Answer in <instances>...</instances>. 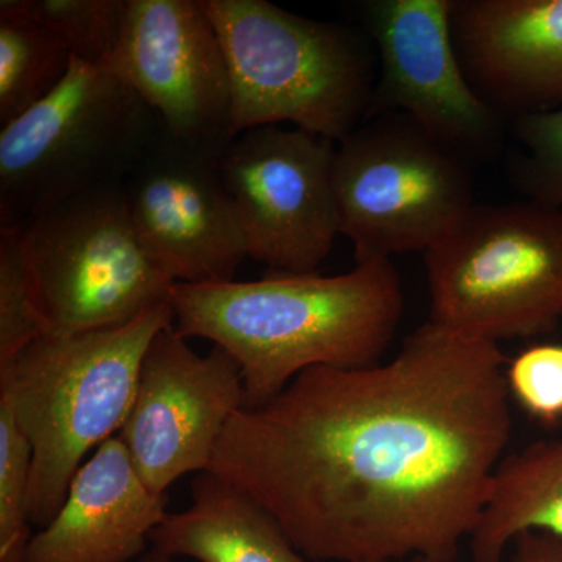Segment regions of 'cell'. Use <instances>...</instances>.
Listing matches in <instances>:
<instances>
[{"label":"cell","instance_id":"1","mask_svg":"<svg viewBox=\"0 0 562 562\" xmlns=\"http://www.w3.org/2000/svg\"><path fill=\"white\" fill-rule=\"evenodd\" d=\"M497 344L425 322L394 360L306 369L222 432L210 472L316 562H454L513 419Z\"/></svg>","mask_w":562,"mask_h":562},{"label":"cell","instance_id":"2","mask_svg":"<svg viewBox=\"0 0 562 562\" xmlns=\"http://www.w3.org/2000/svg\"><path fill=\"white\" fill-rule=\"evenodd\" d=\"M183 338L209 339L241 369L246 408L260 406L312 368L364 369L401 324V277L391 260L341 276L271 272L260 280L176 283L169 295Z\"/></svg>","mask_w":562,"mask_h":562},{"label":"cell","instance_id":"3","mask_svg":"<svg viewBox=\"0 0 562 562\" xmlns=\"http://www.w3.org/2000/svg\"><path fill=\"white\" fill-rule=\"evenodd\" d=\"M172 324L168 303L120 327L43 336L0 368V398L10 403L32 447L33 527L52 522L85 457L121 431L144 355Z\"/></svg>","mask_w":562,"mask_h":562},{"label":"cell","instance_id":"4","mask_svg":"<svg viewBox=\"0 0 562 562\" xmlns=\"http://www.w3.org/2000/svg\"><path fill=\"white\" fill-rule=\"evenodd\" d=\"M232 81L233 135L291 122L341 143L369 116L376 54L355 29L265 0H202Z\"/></svg>","mask_w":562,"mask_h":562},{"label":"cell","instance_id":"5","mask_svg":"<svg viewBox=\"0 0 562 562\" xmlns=\"http://www.w3.org/2000/svg\"><path fill=\"white\" fill-rule=\"evenodd\" d=\"M425 266L431 324L492 344L547 335L562 317V210L473 203Z\"/></svg>","mask_w":562,"mask_h":562},{"label":"cell","instance_id":"6","mask_svg":"<svg viewBox=\"0 0 562 562\" xmlns=\"http://www.w3.org/2000/svg\"><path fill=\"white\" fill-rule=\"evenodd\" d=\"M158 128L113 70L72 60L46 99L0 131V227L124 181Z\"/></svg>","mask_w":562,"mask_h":562},{"label":"cell","instance_id":"7","mask_svg":"<svg viewBox=\"0 0 562 562\" xmlns=\"http://www.w3.org/2000/svg\"><path fill=\"white\" fill-rule=\"evenodd\" d=\"M13 227L46 336L120 327L169 303L176 283L136 235L122 181L81 192Z\"/></svg>","mask_w":562,"mask_h":562},{"label":"cell","instance_id":"8","mask_svg":"<svg viewBox=\"0 0 562 562\" xmlns=\"http://www.w3.org/2000/svg\"><path fill=\"white\" fill-rule=\"evenodd\" d=\"M338 144L339 235L357 265L427 250L473 205L471 162L405 114L372 117Z\"/></svg>","mask_w":562,"mask_h":562},{"label":"cell","instance_id":"9","mask_svg":"<svg viewBox=\"0 0 562 562\" xmlns=\"http://www.w3.org/2000/svg\"><path fill=\"white\" fill-rule=\"evenodd\" d=\"M335 140L301 128H250L228 144L222 180L251 260L271 272L310 273L339 235Z\"/></svg>","mask_w":562,"mask_h":562},{"label":"cell","instance_id":"10","mask_svg":"<svg viewBox=\"0 0 562 562\" xmlns=\"http://www.w3.org/2000/svg\"><path fill=\"white\" fill-rule=\"evenodd\" d=\"M380 61L368 117L401 113L465 161L501 151L505 117L465 79L452 38V0H371L358 7Z\"/></svg>","mask_w":562,"mask_h":562},{"label":"cell","instance_id":"11","mask_svg":"<svg viewBox=\"0 0 562 562\" xmlns=\"http://www.w3.org/2000/svg\"><path fill=\"white\" fill-rule=\"evenodd\" d=\"M109 68L173 138L221 160L235 139L232 81L202 0H127Z\"/></svg>","mask_w":562,"mask_h":562},{"label":"cell","instance_id":"12","mask_svg":"<svg viewBox=\"0 0 562 562\" xmlns=\"http://www.w3.org/2000/svg\"><path fill=\"white\" fill-rule=\"evenodd\" d=\"M187 341L173 324L155 336L120 431L140 480L157 497L180 476L209 471L222 432L246 405L235 358L220 346L202 357Z\"/></svg>","mask_w":562,"mask_h":562},{"label":"cell","instance_id":"13","mask_svg":"<svg viewBox=\"0 0 562 562\" xmlns=\"http://www.w3.org/2000/svg\"><path fill=\"white\" fill-rule=\"evenodd\" d=\"M122 187L136 235L173 283L233 281L249 258L220 158L161 124Z\"/></svg>","mask_w":562,"mask_h":562},{"label":"cell","instance_id":"14","mask_svg":"<svg viewBox=\"0 0 562 562\" xmlns=\"http://www.w3.org/2000/svg\"><path fill=\"white\" fill-rule=\"evenodd\" d=\"M452 38L473 91L503 117L562 103V0H452Z\"/></svg>","mask_w":562,"mask_h":562},{"label":"cell","instance_id":"15","mask_svg":"<svg viewBox=\"0 0 562 562\" xmlns=\"http://www.w3.org/2000/svg\"><path fill=\"white\" fill-rule=\"evenodd\" d=\"M120 435L99 446L70 483L60 512L32 536L24 562H127L144 552L168 516Z\"/></svg>","mask_w":562,"mask_h":562},{"label":"cell","instance_id":"16","mask_svg":"<svg viewBox=\"0 0 562 562\" xmlns=\"http://www.w3.org/2000/svg\"><path fill=\"white\" fill-rule=\"evenodd\" d=\"M191 497L151 531V552L199 562H308L272 514L227 480L198 473Z\"/></svg>","mask_w":562,"mask_h":562},{"label":"cell","instance_id":"17","mask_svg":"<svg viewBox=\"0 0 562 562\" xmlns=\"http://www.w3.org/2000/svg\"><path fill=\"white\" fill-rule=\"evenodd\" d=\"M525 531L562 541V439L532 442L506 454L469 536L473 562H502L506 547Z\"/></svg>","mask_w":562,"mask_h":562},{"label":"cell","instance_id":"18","mask_svg":"<svg viewBox=\"0 0 562 562\" xmlns=\"http://www.w3.org/2000/svg\"><path fill=\"white\" fill-rule=\"evenodd\" d=\"M72 58L22 10L0 2V125L46 99L68 76Z\"/></svg>","mask_w":562,"mask_h":562},{"label":"cell","instance_id":"19","mask_svg":"<svg viewBox=\"0 0 562 562\" xmlns=\"http://www.w3.org/2000/svg\"><path fill=\"white\" fill-rule=\"evenodd\" d=\"M40 29L72 60L109 68L120 44L127 0H20Z\"/></svg>","mask_w":562,"mask_h":562},{"label":"cell","instance_id":"20","mask_svg":"<svg viewBox=\"0 0 562 562\" xmlns=\"http://www.w3.org/2000/svg\"><path fill=\"white\" fill-rule=\"evenodd\" d=\"M513 120L514 136L527 154L509 162V180L528 201L562 210V103Z\"/></svg>","mask_w":562,"mask_h":562},{"label":"cell","instance_id":"21","mask_svg":"<svg viewBox=\"0 0 562 562\" xmlns=\"http://www.w3.org/2000/svg\"><path fill=\"white\" fill-rule=\"evenodd\" d=\"M32 447L13 409L0 398V562H24L31 542L27 498Z\"/></svg>","mask_w":562,"mask_h":562},{"label":"cell","instance_id":"22","mask_svg":"<svg viewBox=\"0 0 562 562\" xmlns=\"http://www.w3.org/2000/svg\"><path fill=\"white\" fill-rule=\"evenodd\" d=\"M46 336L18 227H0V368Z\"/></svg>","mask_w":562,"mask_h":562},{"label":"cell","instance_id":"23","mask_svg":"<svg viewBox=\"0 0 562 562\" xmlns=\"http://www.w3.org/2000/svg\"><path fill=\"white\" fill-rule=\"evenodd\" d=\"M509 395L532 420L553 427L562 420V344H535L508 361Z\"/></svg>","mask_w":562,"mask_h":562},{"label":"cell","instance_id":"24","mask_svg":"<svg viewBox=\"0 0 562 562\" xmlns=\"http://www.w3.org/2000/svg\"><path fill=\"white\" fill-rule=\"evenodd\" d=\"M513 562H562V541L542 531H525L514 539Z\"/></svg>","mask_w":562,"mask_h":562},{"label":"cell","instance_id":"25","mask_svg":"<svg viewBox=\"0 0 562 562\" xmlns=\"http://www.w3.org/2000/svg\"><path fill=\"white\" fill-rule=\"evenodd\" d=\"M140 562H179L176 558L165 557V554L150 552L140 560Z\"/></svg>","mask_w":562,"mask_h":562},{"label":"cell","instance_id":"26","mask_svg":"<svg viewBox=\"0 0 562 562\" xmlns=\"http://www.w3.org/2000/svg\"><path fill=\"white\" fill-rule=\"evenodd\" d=\"M414 562H431V561H427V560H414Z\"/></svg>","mask_w":562,"mask_h":562}]
</instances>
